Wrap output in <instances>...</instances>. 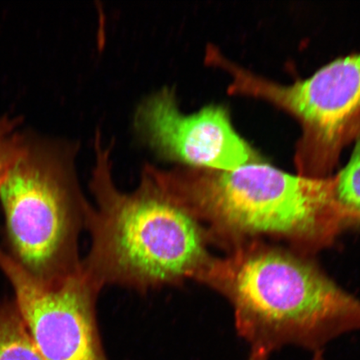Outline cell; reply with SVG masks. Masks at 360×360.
Returning <instances> with one entry per match:
<instances>
[{
    "label": "cell",
    "mask_w": 360,
    "mask_h": 360,
    "mask_svg": "<svg viewBox=\"0 0 360 360\" xmlns=\"http://www.w3.org/2000/svg\"><path fill=\"white\" fill-rule=\"evenodd\" d=\"M111 150L97 132L91 179L97 207L89 206L85 219L92 236L82 262L85 271L101 289L106 283L146 289L198 281L214 258L205 228L161 186L148 165L136 191H120L111 174Z\"/></svg>",
    "instance_id": "obj_3"
},
{
    "label": "cell",
    "mask_w": 360,
    "mask_h": 360,
    "mask_svg": "<svg viewBox=\"0 0 360 360\" xmlns=\"http://www.w3.org/2000/svg\"><path fill=\"white\" fill-rule=\"evenodd\" d=\"M154 174L199 220L209 240L228 250L268 237L309 256L331 245L348 225L335 176L291 174L264 161L229 171L155 167Z\"/></svg>",
    "instance_id": "obj_1"
},
{
    "label": "cell",
    "mask_w": 360,
    "mask_h": 360,
    "mask_svg": "<svg viewBox=\"0 0 360 360\" xmlns=\"http://www.w3.org/2000/svg\"><path fill=\"white\" fill-rule=\"evenodd\" d=\"M134 124L156 156L184 167L229 171L264 161L236 132L227 108L211 105L184 114L173 88H163L139 103Z\"/></svg>",
    "instance_id": "obj_7"
},
{
    "label": "cell",
    "mask_w": 360,
    "mask_h": 360,
    "mask_svg": "<svg viewBox=\"0 0 360 360\" xmlns=\"http://www.w3.org/2000/svg\"><path fill=\"white\" fill-rule=\"evenodd\" d=\"M214 258L199 281L231 304L236 326L251 352L270 356L288 345L321 351L360 330V300L309 256L263 240L244 243Z\"/></svg>",
    "instance_id": "obj_2"
},
{
    "label": "cell",
    "mask_w": 360,
    "mask_h": 360,
    "mask_svg": "<svg viewBox=\"0 0 360 360\" xmlns=\"http://www.w3.org/2000/svg\"><path fill=\"white\" fill-rule=\"evenodd\" d=\"M205 60L231 76L229 94L266 101L298 121L302 134L295 164L302 176H332L342 151L360 135V53L338 58L292 84L254 74L214 46L207 48Z\"/></svg>",
    "instance_id": "obj_5"
},
{
    "label": "cell",
    "mask_w": 360,
    "mask_h": 360,
    "mask_svg": "<svg viewBox=\"0 0 360 360\" xmlns=\"http://www.w3.org/2000/svg\"><path fill=\"white\" fill-rule=\"evenodd\" d=\"M0 269L45 360H108L96 318L101 288L83 268L53 282L37 280L0 249Z\"/></svg>",
    "instance_id": "obj_6"
},
{
    "label": "cell",
    "mask_w": 360,
    "mask_h": 360,
    "mask_svg": "<svg viewBox=\"0 0 360 360\" xmlns=\"http://www.w3.org/2000/svg\"><path fill=\"white\" fill-rule=\"evenodd\" d=\"M347 165L335 175V195L348 225L360 223V135Z\"/></svg>",
    "instance_id": "obj_9"
},
{
    "label": "cell",
    "mask_w": 360,
    "mask_h": 360,
    "mask_svg": "<svg viewBox=\"0 0 360 360\" xmlns=\"http://www.w3.org/2000/svg\"><path fill=\"white\" fill-rule=\"evenodd\" d=\"M0 360H45L15 301L0 303Z\"/></svg>",
    "instance_id": "obj_8"
},
{
    "label": "cell",
    "mask_w": 360,
    "mask_h": 360,
    "mask_svg": "<svg viewBox=\"0 0 360 360\" xmlns=\"http://www.w3.org/2000/svg\"><path fill=\"white\" fill-rule=\"evenodd\" d=\"M19 120L0 118V184L20 150L25 134L17 131Z\"/></svg>",
    "instance_id": "obj_10"
},
{
    "label": "cell",
    "mask_w": 360,
    "mask_h": 360,
    "mask_svg": "<svg viewBox=\"0 0 360 360\" xmlns=\"http://www.w3.org/2000/svg\"><path fill=\"white\" fill-rule=\"evenodd\" d=\"M74 143L25 134L0 184L10 255L37 280L53 282L81 266L78 238L89 205L75 173Z\"/></svg>",
    "instance_id": "obj_4"
},
{
    "label": "cell",
    "mask_w": 360,
    "mask_h": 360,
    "mask_svg": "<svg viewBox=\"0 0 360 360\" xmlns=\"http://www.w3.org/2000/svg\"><path fill=\"white\" fill-rule=\"evenodd\" d=\"M314 356L311 360H326L325 356H323L322 350L316 351V352H314ZM269 356L266 354L257 353V352H251L249 359L248 360H268Z\"/></svg>",
    "instance_id": "obj_11"
}]
</instances>
